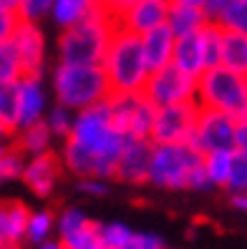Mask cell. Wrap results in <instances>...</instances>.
I'll use <instances>...</instances> for the list:
<instances>
[{
    "instance_id": "6da1fadb",
    "label": "cell",
    "mask_w": 247,
    "mask_h": 249,
    "mask_svg": "<svg viewBox=\"0 0 247 249\" xmlns=\"http://www.w3.org/2000/svg\"><path fill=\"white\" fill-rule=\"evenodd\" d=\"M119 31L116 20L104 5H96L81 23L66 28L58 36L56 53L61 63H81V66H98L109 51L114 33Z\"/></svg>"
},
{
    "instance_id": "7a4b0ae2",
    "label": "cell",
    "mask_w": 247,
    "mask_h": 249,
    "mask_svg": "<svg viewBox=\"0 0 247 249\" xmlns=\"http://www.w3.org/2000/svg\"><path fill=\"white\" fill-rule=\"evenodd\" d=\"M51 91L56 104L71 111L91 108L111 96V83L106 78L104 66H81V63H61L51 71Z\"/></svg>"
},
{
    "instance_id": "3957f363",
    "label": "cell",
    "mask_w": 247,
    "mask_h": 249,
    "mask_svg": "<svg viewBox=\"0 0 247 249\" xmlns=\"http://www.w3.org/2000/svg\"><path fill=\"white\" fill-rule=\"evenodd\" d=\"M101 66H104L106 78L111 83V93H144L152 76V68L144 55L141 36L124 31V28L114 33Z\"/></svg>"
},
{
    "instance_id": "277c9868",
    "label": "cell",
    "mask_w": 247,
    "mask_h": 249,
    "mask_svg": "<svg viewBox=\"0 0 247 249\" xmlns=\"http://www.w3.org/2000/svg\"><path fill=\"white\" fill-rule=\"evenodd\" d=\"M197 101L202 108L225 111L232 119H247V78L227 66L209 68L197 81Z\"/></svg>"
},
{
    "instance_id": "5b68a950",
    "label": "cell",
    "mask_w": 247,
    "mask_h": 249,
    "mask_svg": "<svg viewBox=\"0 0 247 249\" xmlns=\"http://www.w3.org/2000/svg\"><path fill=\"white\" fill-rule=\"evenodd\" d=\"M205 161L197 146L190 141L184 143H154V156H152V171H149V184L156 189H169V192H182L187 189L190 174Z\"/></svg>"
},
{
    "instance_id": "8992f818",
    "label": "cell",
    "mask_w": 247,
    "mask_h": 249,
    "mask_svg": "<svg viewBox=\"0 0 247 249\" xmlns=\"http://www.w3.org/2000/svg\"><path fill=\"white\" fill-rule=\"evenodd\" d=\"M199 101H182V104H169L156 108L152 141L154 143H184L190 141L197 121H199Z\"/></svg>"
},
{
    "instance_id": "52a82bcc",
    "label": "cell",
    "mask_w": 247,
    "mask_h": 249,
    "mask_svg": "<svg viewBox=\"0 0 247 249\" xmlns=\"http://www.w3.org/2000/svg\"><path fill=\"white\" fill-rule=\"evenodd\" d=\"M199 78L190 76V73L179 71L174 63L154 71L149 76V83L144 89L152 104L159 106H169V104H182V101H197V83Z\"/></svg>"
},
{
    "instance_id": "ba28073f",
    "label": "cell",
    "mask_w": 247,
    "mask_h": 249,
    "mask_svg": "<svg viewBox=\"0 0 247 249\" xmlns=\"http://www.w3.org/2000/svg\"><path fill=\"white\" fill-rule=\"evenodd\" d=\"M235 136H237V119H232L225 111L202 108L190 143L197 146L202 154H209L220 149H235Z\"/></svg>"
},
{
    "instance_id": "9c48e42d",
    "label": "cell",
    "mask_w": 247,
    "mask_h": 249,
    "mask_svg": "<svg viewBox=\"0 0 247 249\" xmlns=\"http://www.w3.org/2000/svg\"><path fill=\"white\" fill-rule=\"evenodd\" d=\"M10 40L23 61L25 76H43L46 73V33L40 23L20 20Z\"/></svg>"
},
{
    "instance_id": "30bf717a",
    "label": "cell",
    "mask_w": 247,
    "mask_h": 249,
    "mask_svg": "<svg viewBox=\"0 0 247 249\" xmlns=\"http://www.w3.org/2000/svg\"><path fill=\"white\" fill-rule=\"evenodd\" d=\"M152 156H154V141L152 139H129L126 149L116 166V179L129 186H144L149 184L152 171Z\"/></svg>"
},
{
    "instance_id": "8fae6325",
    "label": "cell",
    "mask_w": 247,
    "mask_h": 249,
    "mask_svg": "<svg viewBox=\"0 0 247 249\" xmlns=\"http://www.w3.org/2000/svg\"><path fill=\"white\" fill-rule=\"evenodd\" d=\"M63 161H61V154H40V156H31L25 161V169H23V184L31 189V192L38 196V199H48L58 181H61V174H63Z\"/></svg>"
},
{
    "instance_id": "7c38bea8",
    "label": "cell",
    "mask_w": 247,
    "mask_h": 249,
    "mask_svg": "<svg viewBox=\"0 0 247 249\" xmlns=\"http://www.w3.org/2000/svg\"><path fill=\"white\" fill-rule=\"evenodd\" d=\"M48 108V91L43 76H23L18 81V128L43 121Z\"/></svg>"
},
{
    "instance_id": "4fadbf2b",
    "label": "cell",
    "mask_w": 247,
    "mask_h": 249,
    "mask_svg": "<svg viewBox=\"0 0 247 249\" xmlns=\"http://www.w3.org/2000/svg\"><path fill=\"white\" fill-rule=\"evenodd\" d=\"M169 8H171V0H136L119 18V28L132 31L136 36H144V33H149L154 28L167 23Z\"/></svg>"
},
{
    "instance_id": "5bb4252c",
    "label": "cell",
    "mask_w": 247,
    "mask_h": 249,
    "mask_svg": "<svg viewBox=\"0 0 247 249\" xmlns=\"http://www.w3.org/2000/svg\"><path fill=\"white\" fill-rule=\"evenodd\" d=\"M31 209L18 199L0 201V249H20L25 242V229Z\"/></svg>"
},
{
    "instance_id": "9a60e30c",
    "label": "cell",
    "mask_w": 247,
    "mask_h": 249,
    "mask_svg": "<svg viewBox=\"0 0 247 249\" xmlns=\"http://www.w3.org/2000/svg\"><path fill=\"white\" fill-rule=\"evenodd\" d=\"M141 46H144V55H147V63L154 71L164 68L174 61V46H177V36L171 33V28L164 23L154 28V31L141 36Z\"/></svg>"
},
{
    "instance_id": "2e32d148",
    "label": "cell",
    "mask_w": 247,
    "mask_h": 249,
    "mask_svg": "<svg viewBox=\"0 0 247 249\" xmlns=\"http://www.w3.org/2000/svg\"><path fill=\"white\" fill-rule=\"evenodd\" d=\"M53 134L46 124V119L38 121V124H31L25 128H18L13 134V146L23 154V156H40V154H48L53 151Z\"/></svg>"
},
{
    "instance_id": "e0dca14e",
    "label": "cell",
    "mask_w": 247,
    "mask_h": 249,
    "mask_svg": "<svg viewBox=\"0 0 247 249\" xmlns=\"http://www.w3.org/2000/svg\"><path fill=\"white\" fill-rule=\"evenodd\" d=\"M171 63L177 66L179 71L194 76V78H199L202 73L207 71V66H205V51H202V38H199V33L177 38V46H174V61H171Z\"/></svg>"
},
{
    "instance_id": "ac0fdd59",
    "label": "cell",
    "mask_w": 247,
    "mask_h": 249,
    "mask_svg": "<svg viewBox=\"0 0 247 249\" xmlns=\"http://www.w3.org/2000/svg\"><path fill=\"white\" fill-rule=\"evenodd\" d=\"M209 23L205 8H194V5H177L171 3L169 8V18H167V25L171 28V33L177 38H184V36H194L199 33L202 28Z\"/></svg>"
},
{
    "instance_id": "d6986e66",
    "label": "cell",
    "mask_w": 247,
    "mask_h": 249,
    "mask_svg": "<svg viewBox=\"0 0 247 249\" xmlns=\"http://www.w3.org/2000/svg\"><path fill=\"white\" fill-rule=\"evenodd\" d=\"M94 8H96L94 0H56L48 18L56 23V28L66 31V28L81 23Z\"/></svg>"
},
{
    "instance_id": "ffe728a7",
    "label": "cell",
    "mask_w": 247,
    "mask_h": 249,
    "mask_svg": "<svg viewBox=\"0 0 247 249\" xmlns=\"http://www.w3.org/2000/svg\"><path fill=\"white\" fill-rule=\"evenodd\" d=\"M96 222L78 207H66L61 214L56 216V234L61 242H71L74 237L83 234L86 229H91Z\"/></svg>"
},
{
    "instance_id": "44dd1931",
    "label": "cell",
    "mask_w": 247,
    "mask_h": 249,
    "mask_svg": "<svg viewBox=\"0 0 247 249\" xmlns=\"http://www.w3.org/2000/svg\"><path fill=\"white\" fill-rule=\"evenodd\" d=\"M232 159H235V149H220L205 154V171L214 189H227L232 177Z\"/></svg>"
},
{
    "instance_id": "7402d4cb",
    "label": "cell",
    "mask_w": 247,
    "mask_h": 249,
    "mask_svg": "<svg viewBox=\"0 0 247 249\" xmlns=\"http://www.w3.org/2000/svg\"><path fill=\"white\" fill-rule=\"evenodd\" d=\"M222 66L247 76V36L225 31V48H222Z\"/></svg>"
},
{
    "instance_id": "603a6c76",
    "label": "cell",
    "mask_w": 247,
    "mask_h": 249,
    "mask_svg": "<svg viewBox=\"0 0 247 249\" xmlns=\"http://www.w3.org/2000/svg\"><path fill=\"white\" fill-rule=\"evenodd\" d=\"M199 38H202V51H205V66H207V71H209V68H217V66H222L225 28H222L220 23L209 20V23L199 31Z\"/></svg>"
},
{
    "instance_id": "cb8c5ba5",
    "label": "cell",
    "mask_w": 247,
    "mask_h": 249,
    "mask_svg": "<svg viewBox=\"0 0 247 249\" xmlns=\"http://www.w3.org/2000/svg\"><path fill=\"white\" fill-rule=\"evenodd\" d=\"M154 119H156V106L141 93L139 104L134 108V116H132V124H129V136L132 139H152Z\"/></svg>"
},
{
    "instance_id": "d4e9b609",
    "label": "cell",
    "mask_w": 247,
    "mask_h": 249,
    "mask_svg": "<svg viewBox=\"0 0 247 249\" xmlns=\"http://www.w3.org/2000/svg\"><path fill=\"white\" fill-rule=\"evenodd\" d=\"M53 231H56V214L48 209H38L31 212V219H28V229H25V242L28 244H43L53 239Z\"/></svg>"
},
{
    "instance_id": "484cf974",
    "label": "cell",
    "mask_w": 247,
    "mask_h": 249,
    "mask_svg": "<svg viewBox=\"0 0 247 249\" xmlns=\"http://www.w3.org/2000/svg\"><path fill=\"white\" fill-rule=\"evenodd\" d=\"M23 76H25V68L13 40L0 43V83H18Z\"/></svg>"
},
{
    "instance_id": "4316f807",
    "label": "cell",
    "mask_w": 247,
    "mask_h": 249,
    "mask_svg": "<svg viewBox=\"0 0 247 249\" xmlns=\"http://www.w3.org/2000/svg\"><path fill=\"white\" fill-rule=\"evenodd\" d=\"M98 237L106 249H126L134 237V229L124 222H98Z\"/></svg>"
},
{
    "instance_id": "83f0119b",
    "label": "cell",
    "mask_w": 247,
    "mask_h": 249,
    "mask_svg": "<svg viewBox=\"0 0 247 249\" xmlns=\"http://www.w3.org/2000/svg\"><path fill=\"white\" fill-rule=\"evenodd\" d=\"M0 121L18 131V83H0Z\"/></svg>"
},
{
    "instance_id": "f1b7e54d",
    "label": "cell",
    "mask_w": 247,
    "mask_h": 249,
    "mask_svg": "<svg viewBox=\"0 0 247 249\" xmlns=\"http://www.w3.org/2000/svg\"><path fill=\"white\" fill-rule=\"evenodd\" d=\"M74 119H76V111H71V108H66V106H61V104H53V106L48 108V113H46V124H48V128H51V134H53L56 139H61V141H66V139L71 136Z\"/></svg>"
},
{
    "instance_id": "f546056e",
    "label": "cell",
    "mask_w": 247,
    "mask_h": 249,
    "mask_svg": "<svg viewBox=\"0 0 247 249\" xmlns=\"http://www.w3.org/2000/svg\"><path fill=\"white\" fill-rule=\"evenodd\" d=\"M28 156H23L16 146H8V151L0 156V186H5L10 181L23 179V169H25Z\"/></svg>"
},
{
    "instance_id": "4dcf8cb0",
    "label": "cell",
    "mask_w": 247,
    "mask_h": 249,
    "mask_svg": "<svg viewBox=\"0 0 247 249\" xmlns=\"http://www.w3.org/2000/svg\"><path fill=\"white\" fill-rule=\"evenodd\" d=\"M214 23H220L225 31H235L247 36V0H229L222 16Z\"/></svg>"
},
{
    "instance_id": "1f68e13d",
    "label": "cell",
    "mask_w": 247,
    "mask_h": 249,
    "mask_svg": "<svg viewBox=\"0 0 247 249\" xmlns=\"http://www.w3.org/2000/svg\"><path fill=\"white\" fill-rule=\"evenodd\" d=\"M229 194H242L247 192V151L235 149V159H232V177L227 184Z\"/></svg>"
},
{
    "instance_id": "d6a6232c",
    "label": "cell",
    "mask_w": 247,
    "mask_h": 249,
    "mask_svg": "<svg viewBox=\"0 0 247 249\" xmlns=\"http://www.w3.org/2000/svg\"><path fill=\"white\" fill-rule=\"evenodd\" d=\"M53 3H56V0H23L20 18H23V20H36V23H40L46 16H51Z\"/></svg>"
},
{
    "instance_id": "836d02e7",
    "label": "cell",
    "mask_w": 247,
    "mask_h": 249,
    "mask_svg": "<svg viewBox=\"0 0 247 249\" xmlns=\"http://www.w3.org/2000/svg\"><path fill=\"white\" fill-rule=\"evenodd\" d=\"M20 20L23 18L18 16L16 10H10V8H5L3 3H0V43H5V40L13 38V33H16V28H18Z\"/></svg>"
},
{
    "instance_id": "e575fe53",
    "label": "cell",
    "mask_w": 247,
    "mask_h": 249,
    "mask_svg": "<svg viewBox=\"0 0 247 249\" xmlns=\"http://www.w3.org/2000/svg\"><path fill=\"white\" fill-rule=\"evenodd\" d=\"M126 249H167V242L154 231H134Z\"/></svg>"
},
{
    "instance_id": "d590c367",
    "label": "cell",
    "mask_w": 247,
    "mask_h": 249,
    "mask_svg": "<svg viewBox=\"0 0 247 249\" xmlns=\"http://www.w3.org/2000/svg\"><path fill=\"white\" fill-rule=\"evenodd\" d=\"M76 189L86 196H106L109 194V181L98 179V177H86V179H76Z\"/></svg>"
},
{
    "instance_id": "8d00e7d4",
    "label": "cell",
    "mask_w": 247,
    "mask_h": 249,
    "mask_svg": "<svg viewBox=\"0 0 247 249\" xmlns=\"http://www.w3.org/2000/svg\"><path fill=\"white\" fill-rule=\"evenodd\" d=\"M187 189L190 192H209V189H214V184L209 181L207 171H205V161L190 174V179H187Z\"/></svg>"
},
{
    "instance_id": "74e56055",
    "label": "cell",
    "mask_w": 247,
    "mask_h": 249,
    "mask_svg": "<svg viewBox=\"0 0 247 249\" xmlns=\"http://www.w3.org/2000/svg\"><path fill=\"white\" fill-rule=\"evenodd\" d=\"M136 3V0H106V3H104V8L111 13V16L116 18V20H119L121 16H124V13L129 10V8H132Z\"/></svg>"
},
{
    "instance_id": "f35d334b",
    "label": "cell",
    "mask_w": 247,
    "mask_h": 249,
    "mask_svg": "<svg viewBox=\"0 0 247 249\" xmlns=\"http://www.w3.org/2000/svg\"><path fill=\"white\" fill-rule=\"evenodd\" d=\"M229 0H207V5H205V13H207V18L209 20H217L222 16V10L227 8Z\"/></svg>"
},
{
    "instance_id": "ab89813d",
    "label": "cell",
    "mask_w": 247,
    "mask_h": 249,
    "mask_svg": "<svg viewBox=\"0 0 247 249\" xmlns=\"http://www.w3.org/2000/svg\"><path fill=\"white\" fill-rule=\"evenodd\" d=\"M235 149L247 151V119L237 121V136H235Z\"/></svg>"
},
{
    "instance_id": "60d3db41",
    "label": "cell",
    "mask_w": 247,
    "mask_h": 249,
    "mask_svg": "<svg viewBox=\"0 0 247 249\" xmlns=\"http://www.w3.org/2000/svg\"><path fill=\"white\" fill-rule=\"evenodd\" d=\"M229 207L247 214V192H242V194H229Z\"/></svg>"
},
{
    "instance_id": "b9f144b4",
    "label": "cell",
    "mask_w": 247,
    "mask_h": 249,
    "mask_svg": "<svg viewBox=\"0 0 247 249\" xmlns=\"http://www.w3.org/2000/svg\"><path fill=\"white\" fill-rule=\"evenodd\" d=\"M36 249H68L61 239H48V242H43V244H38Z\"/></svg>"
},
{
    "instance_id": "7bdbcfd3",
    "label": "cell",
    "mask_w": 247,
    "mask_h": 249,
    "mask_svg": "<svg viewBox=\"0 0 247 249\" xmlns=\"http://www.w3.org/2000/svg\"><path fill=\"white\" fill-rule=\"evenodd\" d=\"M171 3H177V5H194V8H205V5H207V0H171Z\"/></svg>"
},
{
    "instance_id": "ee69618b",
    "label": "cell",
    "mask_w": 247,
    "mask_h": 249,
    "mask_svg": "<svg viewBox=\"0 0 247 249\" xmlns=\"http://www.w3.org/2000/svg\"><path fill=\"white\" fill-rule=\"evenodd\" d=\"M5 8H10V10H16L18 16H20V5H23V0H0Z\"/></svg>"
},
{
    "instance_id": "f6af8a7d",
    "label": "cell",
    "mask_w": 247,
    "mask_h": 249,
    "mask_svg": "<svg viewBox=\"0 0 247 249\" xmlns=\"http://www.w3.org/2000/svg\"><path fill=\"white\" fill-rule=\"evenodd\" d=\"M10 136H13V131H10V128L3 124V121H0V143H5Z\"/></svg>"
},
{
    "instance_id": "bcb514c9",
    "label": "cell",
    "mask_w": 247,
    "mask_h": 249,
    "mask_svg": "<svg viewBox=\"0 0 247 249\" xmlns=\"http://www.w3.org/2000/svg\"><path fill=\"white\" fill-rule=\"evenodd\" d=\"M8 146H10V143H0V156H3V154L8 151Z\"/></svg>"
},
{
    "instance_id": "7dc6e473",
    "label": "cell",
    "mask_w": 247,
    "mask_h": 249,
    "mask_svg": "<svg viewBox=\"0 0 247 249\" xmlns=\"http://www.w3.org/2000/svg\"><path fill=\"white\" fill-rule=\"evenodd\" d=\"M94 3H96V5H104V3H106V0H94Z\"/></svg>"
},
{
    "instance_id": "c3c4849f",
    "label": "cell",
    "mask_w": 247,
    "mask_h": 249,
    "mask_svg": "<svg viewBox=\"0 0 247 249\" xmlns=\"http://www.w3.org/2000/svg\"><path fill=\"white\" fill-rule=\"evenodd\" d=\"M245 78H247V76H245Z\"/></svg>"
}]
</instances>
